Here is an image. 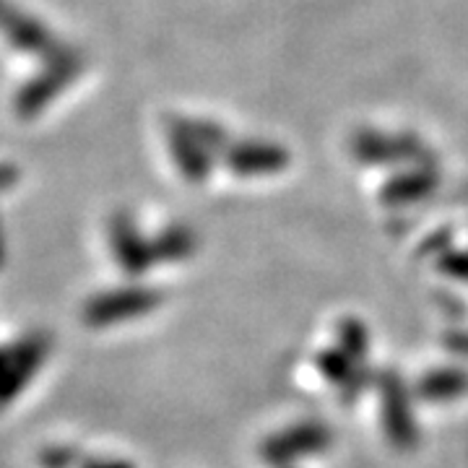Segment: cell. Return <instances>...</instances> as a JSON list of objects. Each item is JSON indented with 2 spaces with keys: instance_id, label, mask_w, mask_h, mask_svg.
<instances>
[{
  "instance_id": "7a4b0ae2",
  "label": "cell",
  "mask_w": 468,
  "mask_h": 468,
  "mask_svg": "<svg viewBox=\"0 0 468 468\" xmlns=\"http://www.w3.org/2000/svg\"><path fill=\"white\" fill-rule=\"evenodd\" d=\"M151 304L154 302L144 292H110V294H100L91 302H86L84 320L91 328H107V325H115L120 320L135 318V315L146 313Z\"/></svg>"
},
{
  "instance_id": "6da1fadb",
  "label": "cell",
  "mask_w": 468,
  "mask_h": 468,
  "mask_svg": "<svg viewBox=\"0 0 468 468\" xmlns=\"http://www.w3.org/2000/svg\"><path fill=\"white\" fill-rule=\"evenodd\" d=\"M48 356L45 338H24L14 346H0V406L14 401L37 375Z\"/></svg>"
},
{
  "instance_id": "3957f363",
  "label": "cell",
  "mask_w": 468,
  "mask_h": 468,
  "mask_svg": "<svg viewBox=\"0 0 468 468\" xmlns=\"http://www.w3.org/2000/svg\"><path fill=\"white\" fill-rule=\"evenodd\" d=\"M84 468H133L131 463H122V461H97V463H89Z\"/></svg>"
}]
</instances>
